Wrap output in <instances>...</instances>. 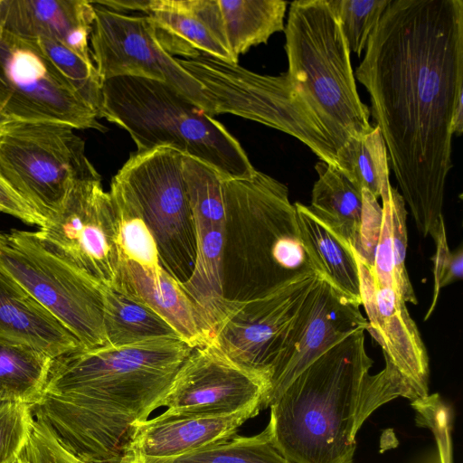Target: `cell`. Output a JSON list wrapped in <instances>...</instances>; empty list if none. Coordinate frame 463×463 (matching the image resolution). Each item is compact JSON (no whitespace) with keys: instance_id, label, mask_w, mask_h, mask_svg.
Listing matches in <instances>:
<instances>
[{"instance_id":"cell-1","label":"cell","mask_w":463,"mask_h":463,"mask_svg":"<svg viewBox=\"0 0 463 463\" xmlns=\"http://www.w3.org/2000/svg\"><path fill=\"white\" fill-rule=\"evenodd\" d=\"M354 77L369 93L416 227L433 237L444 220L451 120L463 99V1L392 0Z\"/></svg>"},{"instance_id":"cell-2","label":"cell","mask_w":463,"mask_h":463,"mask_svg":"<svg viewBox=\"0 0 463 463\" xmlns=\"http://www.w3.org/2000/svg\"><path fill=\"white\" fill-rule=\"evenodd\" d=\"M193 348L159 338L59 355L33 416L80 463H119Z\"/></svg>"},{"instance_id":"cell-3","label":"cell","mask_w":463,"mask_h":463,"mask_svg":"<svg viewBox=\"0 0 463 463\" xmlns=\"http://www.w3.org/2000/svg\"><path fill=\"white\" fill-rule=\"evenodd\" d=\"M222 191L224 299L260 298L321 278L302 242L284 184L255 170L249 177H223Z\"/></svg>"},{"instance_id":"cell-4","label":"cell","mask_w":463,"mask_h":463,"mask_svg":"<svg viewBox=\"0 0 463 463\" xmlns=\"http://www.w3.org/2000/svg\"><path fill=\"white\" fill-rule=\"evenodd\" d=\"M373 360L359 330L320 355L269 403L277 449L291 463H353L356 416Z\"/></svg>"},{"instance_id":"cell-5","label":"cell","mask_w":463,"mask_h":463,"mask_svg":"<svg viewBox=\"0 0 463 463\" xmlns=\"http://www.w3.org/2000/svg\"><path fill=\"white\" fill-rule=\"evenodd\" d=\"M101 118L127 130L137 152L172 148L223 177H249L256 170L219 121L165 82L133 76L102 81Z\"/></svg>"},{"instance_id":"cell-6","label":"cell","mask_w":463,"mask_h":463,"mask_svg":"<svg viewBox=\"0 0 463 463\" xmlns=\"http://www.w3.org/2000/svg\"><path fill=\"white\" fill-rule=\"evenodd\" d=\"M287 72L330 136L337 152L373 127L362 102L351 52L329 0L290 3L284 28Z\"/></svg>"},{"instance_id":"cell-7","label":"cell","mask_w":463,"mask_h":463,"mask_svg":"<svg viewBox=\"0 0 463 463\" xmlns=\"http://www.w3.org/2000/svg\"><path fill=\"white\" fill-rule=\"evenodd\" d=\"M176 60L202 85L213 116L233 114L285 132L321 161L338 167L330 136L288 72L261 75L203 52Z\"/></svg>"},{"instance_id":"cell-8","label":"cell","mask_w":463,"mask_h":463,"mask_svg":"<svg viewBox=\"0 0 463 463\" xmlns=\"http://www.w3.org/2000/svg\"><path fill=\"white\" fill-rule=\"evenodd\" d=\"M0 175L46 222L80 184L100 176L73 128L14 119L0 124Z\"/></svg>"},{"instance_id":"cell-9","label":"cell","mask_w":463,"mask_h":463,"mask_svg":"<svg viewBox=\"0 0 463 463\" xmlns=\"http://www.w3.org/2000/svg\"><path fill=\"white\" fill-rule=\"evenodd\" d=\"M183 158L168 147L132 154L109 190L139 212L156 242L161 267L180 284L191 277L196 257Z\"/></svg>"},{"instance_id":"cell-10","label":"cell","mask_w":463,"mask_h":463,"mask_svg":"<svg viewBox=\"0 0 463 463\" xmlns=\"http://www.w3.org/2000/svg\"><path fill=\"white\" fill-rule=\"evenodd\" d=\"M0 268L86 349L107 345L103 284L51 250L36 232H0Z\"/></svg>"},{"instance_id":"cell-11","label":"cell","mask_w":463,"mask_h":463,"mask_svg":"<svg viewBox=\"0 0 463 463\" xmlns=\"http://www.w3.org/2000/svg\"><path fill=\"white\" fill-rule=\"evenodd\" d=\"M0 112L7 119L107 129L33 40L5 31L0 41Z\"/></svg>"},{"instance_id":"cell-12","label":"cell","mask_w":463,"mask_h":463,"mask_svg":"<svg viewBox=\"0 0 463 463\" xmlns=\"http://www.w3.org/2000/svg\"><path fill=\"white\" fill-rule=\"evenodd\" d=\"M92 5L90 51L102 81L118 76L163 81L213 116L202 85L163 48L146 15H128Z\"/></svg>"},{"instance_id":"cell-13","label":"cell","mask_w":463,"mask_h":463,"mask_svg":"<svg viewBox=\"0 0 463 463\" xmlns=\"http://www.w3.org/2000/svg\"><path fill=\"white\" fill-rule=\"evenodd\" d=\"M318 279L302 280L260 298L224 299L208 341L232 361L265 379L269 392L274 364L299 308Z\"/></svg>"},{"instance_id":"cell-14","label":"cell","mask_w":463,"mask_h":463,"mask_svg":"<svg viewBox=\"0 0 463 463\" xmlns=\"http://www.w3.org/2000/svg\"><path fill=\"white\" fill-rule=\"evenodd\" d=\"M36 233L69 263L103 285H114L120 260L116 217L100 176L80 184L60 213Z\"/></svg>"},{"instance_id":"cell-15","label":"cell","mask_w":463,"mask_h":463,"mask_svg":"<svg viewBox=\"0 0 463 463\" xmlns=\"http://www.w3.org/2000/svg\"><path fill=\"white\" fill-rule=\"evenodd\" d=\"M269 384L213 343L193 348L158 403L165 414L225 415L265 408Z\"/></svg>"},{"instance_id":"cell-16","label":"cell","mask_w":463,"mask_h":463,"mask_svg":"<svg viewBox=\"0 0 463 463\" xmlns=\"http://www.w3.org/2000/svg\"><path fill=\"white\" fill-rule=\"evenodd\" d=\"M183 173L194 219L196 257L191 277L180 285L194 304L209 338L224 302L223 176L212 166L186 156L183 159Z\"/></svg>"},{"instance_id":"cell-17","label":"cell","mask_w":463,"mask_h":463,"mask_svg":"<svg viewBox=\"0 0 463 463\" xmlns=\"http://www.w3.org/2000/svg\"><path fill=\"white\" fill-rule=\"evenodd\" d=\"M367 319L325 279H318L299 308L286 336L270 377L265 408L320 355L359 331Z\"/></svg>"},{"instance_id":"cell-18","label":"cell","mask_w":463,"mask_h":463,"mask_svg":"<svg viewBox=\"0 0 463 463\" xmlns=\"http://www.w3.org/2000/svg\"><path fill=\"white\" fill-rule=\"evenodd\" d=\"M315 169L318 179L309 209L351 247L356 260L370 264L383 218L378 199L335 165L319 160Z\"/></svg>"},{"instance_id":"cell-19","label":"cell","mask_w":463,"mask_h":463,"mask_svg":"<svg viewBox=\"0 0 463 463\" xmlns=\"http://www.w3.org/2000/svg\"><path fill=\"white\" fill-rule=\"evenodd\" d=\"M261 409L249 408L225 415L162 413L136 424L128 457L132 460L177 457L237 435L239 428Z\"/></svg>"},{"instance_id":"cell-20","label":"cell","mask_w":463,"mask_h":463,"mask_svg":"<svg viewBox=\"0 0 463 463\" xmlns=\"http://www.w3.org/2000/svg\"><path fill=\"white\" fill-rule=\"evenodd\" d=\"M112 288L146 306L192 347L208 342L196 309L177 282L161 266L152 268L120 259Z\"/></svg>"},{"instance_id":"cell-21","label":"cell","mask_w":463,"mask_h":463,"mask_svg":"<svg viewBox=\"0 0 463 463\" xmlns=\"http://www.w3.org/2000/svg\"><path fill=\"white\" fill-rule=\"evenodd\" d=\"M0 338L30 345L52 358L83 348L65 326L1 268Z\"/></svg>"},{"instance_id":"cell-22","label":"cell","mask_w":463,"mask_h":463,"mask_svg":"<svg viewBox=\"0 0 463 463\" xmlns=\"http://www.w3.org/2000/svg\"><path fill=\"white\" fill-rule=\"evenodd\" d=\"M4 31L20 38L61 43L74 30L92 27L94 6L87 0H2Z\"/></svg>"},{"instance_id":"cell-23","label":"cell","mask_w":463,"mask_h":463,"mask_svg":"<svg viewBox=\"0 0 463 463\" xmlns=\"http://www.w3.org/2000/svg\"><path fill=\"white\" fill-rule=\"evenodd\" d=\"M294 205L302 242L321 278L352 303L362 306L357 261L351 247L308 206Z\"/></svg>"},{"instance_id":"cell-24","label":"cell","mask_w":463,"mask_h":463,"mask_svg":"<svg viewBox=\"0 0 463 463\" xmlns=\"http://www.w3.org/2000/svg\"><path fill=\"white\" fill-rule=\"evenodd\" d=\"M145 14L155 28L159 43L169 54L190 59L203 52L226 62L238 63L192 10L188 0H148Z\"/></svg>"},{"instance_id":"cell-25","label":"cell","mask_w":463,"mask_h":463,"mask_svg":"<svg viewBox=\"0 0 463 463\" xmlns=\"http://www.w3.org/2000/svg\"><path fill=\"white\" fill-rule=\"evenodd\" d=\"M381 198V230L372 261L364 264L375 282L396 290L407 303L417 304L405 266L408 241L405 203L392 184L382 193Z\"/></svg>"},{"instance_id":"cell-26","label":"cell","mask_w":463,"mask_h":463,"mask_svg":"<svg viewBox=\"0 0 463 463\" xmlns=\"http://www.w3.org/2000/svg\"><path fill=\"white\" fill-rule=\"evenodd\" d=\"M229 52L238 61L252 46L267 43L284 31L288 2L281 0H217Z\"/></svg>"},{"instance_id":"cell-27","label":"cell","mask_w":463,"mask_h":463,"mask_svg":"<svg viewBox=\"0 0 463 463\" xmlns=\"http://www.w3.org/2000/svg\"><path fill=\"white\" fill-rule=\"evenodd\" d=\"M52 357L30 345L0 338V402L32 407L41 400Z\"/></svg>"},{"instance_id":"cell-28","label":"cell","mask_w":463,"mask_h":463,"mask_svg":"<svg viewBox=\"0 0 463 463\" xmlns=\"http://www.w3.org/2000/svg\"><path fill=\"white\" fill-rule=\"evenodd\" d=\"M102 293L107 345L120 346L159 338L181 339L166 321L142 303L109 286L103 285Z\"/></svg>"},{"instance_id":"cell-29","label":"cell","mask_w":463,"mask_h":463,"mask_svg":"<svg viewBox=\"0 0 463 463\" xmlns=\"http://www.w3.org/2000/svg\"><path fill=\"white\" fill-rule=\"evenodd\" d=\"M336 156L339 169L375 198L391 184L387 149L378 127L349 141Z\"/></svg>"},{"instance_id":"cell-30","label":"cell","mask_w":463,"mask_h":463,"mask_svg":"<svg viewBox=\"0 0 463 463\" xmlns=\"http://www.w3.org/2000/svg\"><path fill=\"white\" fill-rule=\"evenodd\" d=\"M133 461L135 463H291L275 447L269 424L264 430L254 436L236 435L224 442L177 457Z\"/></svg>"},{"instance_id":"cell-31","label":"cell","mask_w":463,"mask_h":463,"mask_svg":"<svg viewBox=\"0 0 463 463\" xmlns=\"http://www.w3.org/2000/svg\"><path fill=\"white\" fill-rule=\"evenodd\" d=\"M109 194L115 212L120 259L152 268L160 267L156 242L139 212L118 194L112 191Z\"/></svg>"},{"instance_id":"cell-32","label":"cell","mask_w":463,"mask_h":463,"mask_svg":"<svg viewBox=\"0 0 463 463\" xmlns=\"http://www.w3.org/2000/svg\"><path fill=\"white\" fill-rule=\"evenodd\" d=\"M33 41L101 118L102 80L94 63L85 61L56 39L41 37Z\"/></svg>"},{"instance_id":"cell-33","label":"cell","mask_w":463,"mask_h":463,"mask_svg":"<svg viewBox=\"0 0 463 463\" xmlns=\"http://www.w3.org/2000/svg\"><path fill=\"white\" fill-rule=\"evenodd\" d=\"M392 0H329L351 52L358 57Z\"/></svg>"},{"instance_id":"cell-34","label":"cell","mask_w":463,"mask_h":463,"mask_svg":"<svg viewBox=\"0 0 463 463\" xmlns=\"http://www.w3.org/2000/svg\"><path fill=\"white\" fill-rule=\"evenodd\" d=\"M34 416L22 402H0V463H14L25 449Z\"/></svg>"},{"instance_id":"cell-35","label":"cell","mask_w":463,"mask_h":463,"mask_svg":"<svg viewBox=\"0 0 463 463\" xmlns=\"http://www.w3.org/2000/svg\"><path fill=\"white\" fill-rule=\"evenodd\" d=\"M432 238L436 243V252L432 257L434 287L431 304L424 320H427L434 311L441 288L461 279L463 276V250L461 246L453 251L449 250L444 220L440 222Z\"/></svg>"},{"instance_id":"cell-36","label":"cell","mask_w":463,"mask_h":463,"mask_svg":"<svg viewBox=\"0 0 463 463\" xmlns=\"http://www.w3.org/2000/svg\"><path fill=\"white\" fill-rule=\"evenodd\" d=\"M25 453L30 463H80L39 419H34Z\"/></svg>"},{"instance_id":"cell-37","label":"cell","mask_w":463,"mask_h":463,"mask_svg":"<svg viewBox=\"0 0 463 463\" xmlns=\"http://www.w3.org/2000/svg\"><path fill=\"white\" fill-rule=\"evenodd\" d=\"M0 212L10 214L22 222L43 226L46 222L0 175Z\"/></svg>"},{"instance_id":"cell-38","label":"cell","mask_w":463,"mask_h":463,"mask_svg":"<svg viewBox=\"0 0 463 463\" xmlns=\"http://www.w3.org/2000/svg\"><path fill=\"white\" fill-rule=\"evenodd\" d=\"M463 132V99H460L454 110L451 120V133L457 137Z\"/></svg>"},{"instance_id":"cell-39","label":"cell","mask_w":463,"mask_h":463,"mask_svg":"<svg viewBox=\"0 0 463 463\" xmlns=\"http://www.w3.org/2000/svg\"><path fill=\"white\" fill-rule=\"evenodd\" d=\"M14 463H30L25 449L16 458Z\"/></svg>"},{"instance_id":"cell-40","label":"cell","mask_w":463,"mask_h":463,"mask_svg":"<svg viewBox=\"0 0 463 463\" xmlns=\"http://www.w3.org/2000/svg\"><path fill=\"white\" fill-rule=\"evenodd\" d=\"M1 2H2V0H0V41H1V38H2V35L4 33V27H3V23H2V14H1Z\"/></svg>"},{"instance_id":"cell-41","label":"cell","mask_w":463,"mask_h":463,"mask_svg":"<svg viewBox=\"0 0 463 463\" xmlns=\"http://www.w3.org/2000/svg\"><path fill=\"white\" fill-rule=\"evenodd\" d=\"M119 463H135L130 458L126 456Z\"/></svg>"},{"instance_id":"cell-42","label":"cell","mask_w":463,"mask_h":463,"mask_svg":"<svg viewBox=\"0 0 463 463\" xmlns=\"http://www.w3.org/2000/svg\"><path fill=\"white\" fill-rule=\"evenodd\" d=\"M7 120V118H5L2 113L0 112V124L3 123L4 121Z\"/></svg>"}]
</instances>
